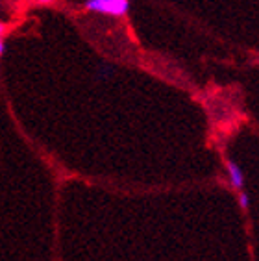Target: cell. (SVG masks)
I'll use <instances>...</instances> for the list:
<instances>
[{
    "label": "cell",
    "mask_w": 259,
    "mask_h": 261,
    "mask_svg": "<svg viewBox=\"0 0 259 261\" xmlns=\"http://www.w3.org/2000/svg\"><path fill=\"white\" fill-rule=\"evenodd\" d=\"M85 8L89 11L96 13H104V15H115L120 17L128 13L130 10V0H87Z\"/></svg>",
    "instance_id": "cell-1"
},
{
    "label": "cell",
    "mask_w": 259,
    "mask_h": 261,
    "mask_svg": "<svg viewBox=\"0 0 259 261\" xmlns=\"http://www.w3.org/2000/svg\"><path fill=\"white\" fill-rule=\"evenodd\" d=\"M226 169H228V176H229L231 186L237 187V189H243L244 176H243V171L237 167V163H234V161H228V163H226Z\"/></svg>",
    "instance_id": "cell-2"
},
{
    "label": "cell",
    "mask_w": 259,
    "mask_h": 261,
    "mask_svg": "<svg viewBox=\"0 0 259 261\" xmlns=\"http://www.w3.org/2000/svg\"><path fill=\"white\" fill-rule=\"evenodd\" d=\"M239 202H241V206H243V207H248V196L244 195V193L239 196Z\"/></svg>",
    "instance_id": "cell-3"
},
{
    "label": "cell",
    "mask_w": 259,
    "mask_h": 261,
    "mask_svg": "<svg viewBox=\"0 0 259 261\" xmlns=\"http://www.w3.org/2000/svg\"><path fill=\"white\" fill-rule=\"evenodd\" d=\"M35 2H39V4H52L54 0H35Z\"/></svg>",
    "instance_id": "cell-4"
}]
</instances>
